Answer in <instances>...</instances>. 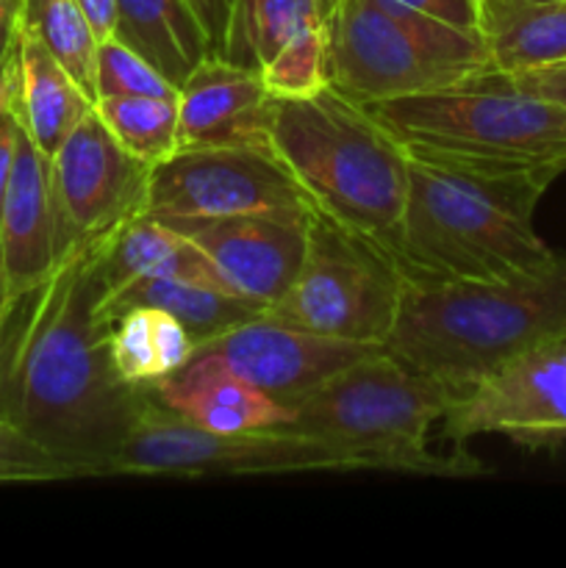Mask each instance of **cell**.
I'll return each instance as SVG.
<instances>
[{
  "label": "cell",
  "instance_id": "6da1fadb",
  "mask_svg": "<svg viewBox=\"0 0 566 568\" xmlns=\"http://www.w3.org/2000/svg\"><path fill=\"white\" fill-rule=\"evenodd\" d=\"M98 303L92 236L14 294L0 320V414L78 480L111 477L117 453L155 399L153 386L122 381L111 364Z\"/></svg>",
  "mask_w": 566,
  "mask_h": 568
},
{
  "label": "cell",
  "instance_id": "7a4b0ae2",
  "mask_svg": "<svg viewBox=\"0 0 566 568\" xmlns=\"http://www.w3.org/2000/svg\"><path fill=\"white\" fill-rule=\"evenodd\" d=\"M549 183L542 175H475L408 159L394 244L405 283L511 281L549 270L558 253L533 227Z\"/></svg>",
  "mask_w": 566,
  "mask_h": 568
},
{
  "label": "cell",
  "instance_id": "3957f363",
  "mask_svg": "<svg viewBox=\"0 0 566 568\" xmlns=\"http://www.w3.org/2000/svg\"><path fill=\"white\" fill-rule=\"evenodd\" d=\"M566 338V258L511 281L405 283L388 355L461 394L505 361Z\"/></svg>",
  "mask_w": 566,
  "mask_h": 568
},
{
  "label": "cell",
  "instance_id": "277c9868",
  "mask_svg": "<svg viewBox=\"0 0 566 568\" xmlns=\"http://www.w3.org/2000/svg\"><path fill=\"white\" fill-rule=\"evenodd\" d=\"M408 159L475 175L566 172V109L516 87L494 67L464 81L366 103Z\"/></svg>",
  "mask_w": 566,
  "mask_h": 568
},
{
  "label": "cell",
  "instance_id": "5b68a950",
  "mask_svg": "<svg viewBox=\"0 0 566 568\" xmlns=\"http://www.w3.org/2000/svg\"><path fill=\"white\" fill-rule=\"evenodd\" d=\"M270 144L316 211L394 261L408 155L364 105L331 83L300 98H272Z\"/></svg>",
  "mask_w": 566,
  "mask_h": 568
},
{
  "label": "cell",
  "instance_id": "8992f818",
  "mask_svg": "<svg viewBox=\"0 0 566 568\" xmlns=\"http://www.w3.org/2000/svg\"><path fill=\"white\" fill-rule=\"evenodd\" d=\"M458 397V388L442 377L414 369L381 347L294 403L289 427L358 449L377 471L481 475L486 466L469 455L442 458L427 449V436Z\"/></svg>",
  "mask_w": 566,
  "mask_h": 568
},
{
  "label": "cell",
  "instance_id": "52a82bcc",
  "mask_svg": "<svg viewBox=\"0 0 566 568\" xmlns=\"http://www.w3.org/2000/svg\"><path fill=\"white\" fill-rule=\"evenodd\" d=\"M488 67L483 33L397 0H336L327 20V83L361 105L431 92Z\"/></svg>",
  "mask_w": 566,
  "mask_h": 568
},
{
  "label": "cell",
  "instance_id": "ba28073f",
  "mask_svg": "<svg viewBox=\"0 0 566 568\" xmlns=\"http://www.w3.org/2000/svg\"><path fill=\"white\" fill-rule=\"evenodd\" d=\"M358 469H375V464L358 449L289 425L211 433L153 399L117 453L111 477H247Z\"/></svg>",
  "mask_w": 566,
  "mask_h": 568
},
{
  "label": "cell",
  "instance_id": "9c48e42d",
  "mask_svg": "<svg viewBox=\"0 0 566 568\" xmlns=\"http://www.w3.org/2000/svg\"><path fill=\"white\" fill-rule=\"evenodd\" d=\"M405 277L366 239L314 209L297 277L264 316L320 336L383 347L397 322Z\"/></svg>",
  "mask_w": 566,
  "mask_h": 568
},
{
  "label": "cell",
  "instance_id": "30bf717a",
  "mask_svg": "<svg viewBox=\"0 0 566 568\" xmlns=\"http://www.w3.org/2000/svg\"><path fill=\"white\" fill-rule=\"evenodd\" d=\"M261 211H314L272 150L181 148L150 166L144 214L231 216Z\"/></svg>",
  "mask_w": 566,
  "mask_h": 568
},
{
  "label": "cell",
  "instance_id": "8fae6325",
  "mask_svg": "<svg viewBox=\"0 0 566 568\" xmlns=\"http://www.w3.org/2000/svg\"><path fill=\"white\" fill-rule=\"evenodd\" d=\"M453 442L505 436L522 447L566 442V338L538 344L466 388L442 422Z\"/></svg>",
  "mask_w": 566,
  "mask_h": 568
},
{
  "label": "cell",
  "instance_id": "7c38bea8",
  "mask_svg": "<svg viewBox=\"0 0 566 568\" xmlns=\"http://www.w3.org/2000/svg\"><path fill=\"white\" fill-rule=\"evenodd\" d=\"M314 211L231 216H166L194 244L231 294L264 314L286 294L303 264Z\"/></svg>",
  "mask_w": 566,
  "mask_h": 568
},
{
  "label": "cell",
  "instance_id": "4fadbf2b",
  "mask_svg": "<svg viewBox=\"0 0 566 568\" xmlns=\"http://www.w3.org/2000/svg\"><path fill=\"white\" fill-rule=\"evenodd\" d=\"M50 166L72 242L109 233L131 216L144 214L150 164L117 142L98 109L72 128Z\"/></svg>",
  "mask_w": 566,
  "mask_h": 568
},
{
  "label": "cell",
  "instance_id": "5bb4252c",
  "mask_svg": "<svg viewBox=\"0 0 566 568\" xmlns=\"http://www.w3.org/2000/svg\"><path fill=\"white\" fill-rule=\"evenodd\" d=\"M198 349L220 358L250 386L292 408L294 403L316 392L322 383L331 381L336 372L347 369L350 364L381 347L320 336V333L259 314L255 320L231 327Z\"/></svg>",
  "mask_w": 566,
  "mask_h": 568
},
{
  "label": "cell",
  "instance_id": "9a60e30c",
  "mask_svg": "<svg viewBox=\"0 0 566 568\" xmlns=\"http://www.w3.org/2000/svg\"><path fill=\"white\" fill-rule=\"evenodd\" d=\"M336 0H255L222 59L250 67L272 98L327 87V20Z\"/></svg>",
  "mask_w": 566,
  "mask_h": 568
},
{
  "label": "cell",
  "instance_id": "2e32d148",
  "mask_svg": "<svg viewBox=\"0 0 566 568\" xmlns=\"http://www.w3.org/2000/svg\"><path fill=\"white\" fill-rule=\"evenodd\" d=\"M75 244L61 216L50 159L20 128L14 170L0 209V250L11 294L44 281Z\"/></svg>",
  "mask_w": 566,
  "mask_h": 568
},
{
  "label": "cell",
  "instance_id": "e0dca14e",
  "mask_svg": "<svg viewBox=\"0 0 566 568\" xmlns=\"http://www.w3.org/2000/svg\"><path fill=\"white\" fill-rule=\"evenodd\" d=\"M272 94L250 67L211 53L178 87V150L270 144Z\"/></svg>",
  "mask_w": 566,
  "mask_h": 568
},
{
  "label": "cell",
  "instance_id": "ac0fdd59",
  "mask_svg": "<svg viewBox=\"0 0 566 568\" xmlns=\"http://www.w3.org/2000/svg\"><path fill=\"white\" fill-rule=\"evenodd\" d=\"M150 386L166 410L211 433L259 430L289 425L294 419L289 405L259 392L244 377L228 369L220 358L200 349L189 364Z\"/></svg>",
  "mask_w": 566,
  "mask_h": 568
},
{
  "label": "cell",
  "instance_id": "d6986e66",
  "mask_svg": "<svg viewBox=\"0 0 566 568\" xmlns=\"http://www.w3.org/2000/svg\"><path fill=\"white\" fill-rule=\"evenodd\" d=\"M9 111L17 125L48 159H53L72 128L94 109L87 89L31 33L20 31L6 61Z\"/></svg>",
  "mask_w": 566,
  "mask_h": 568
},
{
  "label": "cell",
  "instance_id": "ffe728a7",
  "mask_svg": "<svg viewBox=\"0 0 566 568\" xmlns=\"http://www.w3.org/2000/svg\"><path fill=\"white\" fill-rule=\"evenodd\" d=\"M94 277L100 286L98 305L150 277H189L222 286L203 253L175 227L150 214H137L114 231L94 236Z\"/></svg>",
  "mask_w": 566,
  "mask_h": 568
},
{
  "label": "cell",
  "instance_id": "44dd1931",
  "mask_svg": "<svg viewBox=\"0 0 566 568\" xmlns=\"http://www.w3.org/2000/svg\"><path fill=\"white\" fill-rule=\"evenodd\" d=\"M131 308H161L172 314L194 338V349L261 314L255 305L244 303L242 297L214 283L189 281V277H150L117 292L94 308V316L100 327L109 331L111 322Z\"/></svg>",
  "mask_w": 566,
  "mask_h": 568
},
{
  "label": "cell",
  "instance_id": "7402d4cb",
  "mask_svg": "<svg viewBox=\"0 0 566 568\" xmlns=\"http://www.w3.org/2000/svg\"><path fill=\"white\" fill-rule=\"evenodd\" d=\"M111 37L137 50L172 87H181L194 67L211 55L203 26L186 0H114Z\"/></svg>",
  "mask_w": 566,
  "mask_h": 568
},
{
  "label": "cell",
  "instance_id": "603a6c76",
  "mask_svg": "<svg viewBox=\"0 0 566 568\" xmlns=\"http://www.w3.org/2000/svg\"><path fill=\"white\" fill-rule=\"evenodd\" d=\"M499 72H522L566 61V0L519 6L483 26Z\"/></svg>",
  "mask_w": 566,
  "mask_h": 568
},
{
  "label": "cell",
  "instance_id": "cb8c5ba5",
  "mask_svg": "<svg viewBox=\"0 0 566 568\" xmlns=\"http://www.w3.org/2000/svg\"><path fill=\"white\" fill-rule=\"evenodd\" d=\"M20 31L42 42L94 100L98 33L78 0H22Z\"/></svg>",
  "mask_w": 566,
  "mask_h": 568
},
{
  "label": "cell",
  "instance_id": "d4e9b609",
  "mask_svg": "<svg viewBox=\"0 0 566 568\" xmlns=\"http://www.w3.org/2000/svg\"><path fill=\"white\" fill-rule=\"evenodd\" d=\"M94 109L117 142L150 166L170 159L178 150V94L175 98L117 94V98H98Z\"/></svg>",
  "mask_w": 566,
  "mask_h": 568
},
{
  "label": "cell",
  "instance_id": "484cf974",
  "mask_svg": "<svg viewBox=\"0 0 566 568\" xmlns=\"http://www.w3.org/2000/svg\"><path fill=\"white\" fill-rule=\"evenodd\" d=\"M117 94L175 98L178 89L137 50L122 44L120 39L105 37L100 39L94 53V103L98 98H117Z\"/></svg>",
  "mask_w": 566,
  "mask_h": 568
},
{
  "label": "cell",
  "instance_id": "4316f807",
  "mask_svg": "<svg viewBox=\"0 0 566 568\" xmlns=\"http://www.w3.org/2000/svg\"><path fill=\"white\" fill-rule=\"evenodd\" d=\"M109 355L122 381L150 386L159 381V364H155L153 344V311L131 308L117 316L105 331Z\"/></svg>",
  "mask_w": 566,
  "mask_h": 568
},
{
  "label": "cell",
  "instance_id": "83f0119b",
  "mask_svg": "<svg viewBox=\"0 0 566 568\" xmlns=\"http://www.w3.org/2000/svg\"><path fill=\"white\" fill-rule=\"evenodd\" d=\"M78 480L75 471L50 449L22 433L9 416L0 414V486L9 483Z\"/></svg>",
  "mask_w": 566,
  "mask_h": 568
},
{
  "label": "cell",
  "instance_id": "f1b7e54d",
  "mask_svg": "<svg viewBox=\"0 0 566 568\" xmlns=\"http://www.w3.org/2000/svg\"><path fill=\"white\" fill-rule=\"evenodd\" d=\"M153 311V344H155V364H159V377L172 375L189 364L194 355V338L189 336L186 327L172 314L161 308Z\"/></svg>",
  "mask_w": 566,
  "mask_h": 568
},
{
  "label": "cell",
  "instance_id": "f546056e",
  "mask_svg": "<svg viewBox=\"0 0 566 568\" xmlns=\"http://www.w3.org/2000/svg\"><path fill=\"white\" fill-rule=\"evenodd\" d=\"M397 3L411 6V9L422 11L438 22H447L453 28L483 33L481 0H397Z\"/></svg>",
  "mask_w": 566,
  "mask_h": 568
},
{
  "label": "cell",
  "instance_id": "4dcf8cb0",
  "mask_svg": "<svg viewBox=\"0 0 566 568\" xmlns=\"http://www.w3.org/2000/svg\"><path fill=\"white\" fill-rule=\"evenodd\" d=\"M192 6L194 17L203 26L205 39L211 44V53L225 55L228 37H231L233 14H236L239 0H186Z\"/></svg>",
  "mask_w": 566,
  "mask_h": 568
},
{
  "label": "cell",
  "instance_id": "1f68e13d",
  "mask_svg": "<svg viewBox=\"0 0 566 568\" xmlns=\"http://www.w3.org/2000/svg\"><path fill=\"white\" fill-rule=\"evenodd\" d=\"M508 75L514 78L516 87H522L525 92L538 94V98L544 100H553V103L566 109V61L564 64L536 67V70L508 72Z\"/></svg>",
  "mask_w": 566,
  "mask_h": 568
},
{
  "label": "cell",
  "instance_id": "d6a6232c",
  "mask_svg": "<svg viewBox=\"0 0 566 568\" xmlns=\"http://www.w3.org/2000/svg\"><path fill=\"white\" fill-rule=\"evenodd\" d=\"M17 133H20V125H17L14 114H0V209H3L6 189H9L11 170H14V155H17Z\"/></svg>",
  "mask_w": 566,
  "mask_h": 568
},
{
  "label": "cell",
  "instance_id": "836d02e7",
  "mask_svg": "<svg viewBox=\"0 0 566 568\" xmlns=\"http://www.w3.org/2000/svg\"><path fill=\"white\" fill-rule=\"evenodd\" d=\"M22 0H0V72L6 70L17 37H20Z\"/></svg>",
  "mask_w": 566,
  "mask_h": 568
},
{
  "label": "cell",
  "instance_id": "e575fe53",
  "mask_svg": "<svg viewBox=\"0 0 566 568\" xmlns=\"http://www.w3.org/2000/svg\"><path fill=\"white\" fill-rule=\"evenodd\" d=\"M78 3H81L83 14L89 17V22H92L98 39H105L114 33V22H117L114 0H78Z\"/></svg>",
  "mask_w": 566,
  "mask_h": 568
},
{
  "label": "cell",
  "instance_id": "d590c367",
  "mask_svg": "<svg viewBox=\"0 0 566 568\" xmlns=\"http://www.w3.org/2000/svg\"><path fill=\"white\" fill-rule=\"evenodd\" d=\"M536 3H549V0H481V9H483V26L497 17L508 14V11L519 9V6H536Z\"/></svg>",
  "mask_w": 566,
  "mask_h": 568
},
{
  "label": "cell",
  "instance_id": "8d00e7d4",
  "mask_svg": "<svg viewBox=\"0 0 566 568\" xmlns=\"http://www.w3.org/2000/svg\"><path fill=\"white\" fill-rule=\"evenodd\" d=\"M14 294H11V283H9V272H6V261H3V250H0V320H3L6 308L11 305Z\"/></svg>",
  "mask_w": 566,
  "mask_h": 568
},
{
  "label": "cell",
  "instance_id": "74e56055",
  "mask_svg": "<svg viewBox=\"0 0 566 568\" xmlns=\"http://www.w3.org/2000/svg\"><path fill=\"white\" fill-rule=\"evenodd\" d=\"M255 6V0H239V6H236V14H233V26H231V37H228V44H231V39L236 37L239 33V28L244 26V20H247V14H250V9H253ZM228 50V48H225Z\"/></svg>",
  "mask_w": 566,
  "mask_h": 568
},
{
  "label": "cell",
  "instance_id": "f35d334b",
  "mask_svg": "<svg viewBox=\"0 0 566 568\" xmlns=\"http://www.w3.org/2000/svg\"><path fill=\"white\" fill-rule=\"evenodd\" d=\"M0 114H9V83L3 72H0Z\"/></svg>",
  "mask_w": 566,
  "mask_h": 568
}]
</instances>
